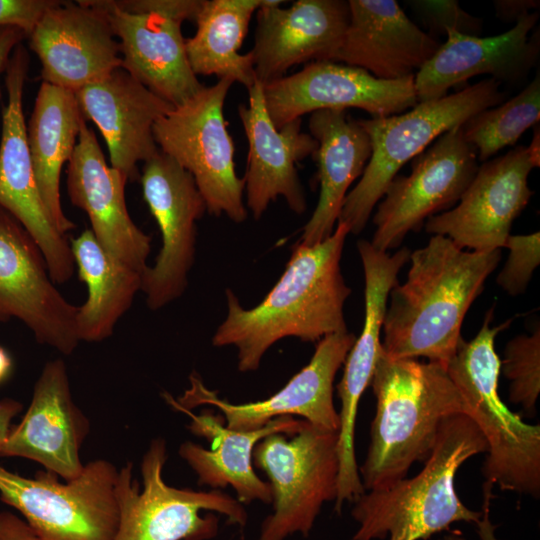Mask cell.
<instances>
[{
  "mask_svg": "<svg viewBox=\"0 0 540 540\" xmlns=\"http://www.w3.org/2000/svg\"><path fill=\"white\" fill-rule=\"evenodd\" d=\"M337 442L338 432L302 420L295 434L275 433L257 443L253 463L269 479L274 507L259 540L308 536L322 505L337 495Z\"/></svg>",
  "mask_w": 540,
  "mask_h": 540,
  "instance_id": "30bf717a",
  "label": "cell"
},
{
  "mask_svg": "<svg viewBox=\"0 0 540 540\" xmlns=\"http://www.w3.org/2000/svg\"><path fill=\"white\" fill-rule=\"evenodd\" d=\"M85 118L100 130L110 166L127 181L139 180L137 164L159 152L153 128L174 106L135 80L122 67L74 92Z\"/></svg>",
  "mask_w": 540,
  "mask_h": 540,
  "instance_id": "484cf974",
  "label": "cell"
},
{
  "mask_svg": "<svg viewBox=\"0 0 540 540\" xmlns=\"http://www.w3.org/2000/svg\"><path fill=\"white\" fill-rule=\"evenodd\" d=\"M485 438L466 414L447 417L422 470L354 501L351 515L359 524L351 540H427L449 531L455 522L477 523L482 510L466 507L458 497L455 476L469 458L486 453Z\"/></svg>",
  "mask_w": 540,
  "mask_h": 540,
  "instance_id": "277c9868",
  "label": "cell"
},
{
  "mask_svg": "<svg viewBox=\"0 0 540 540\" xmlns=\"http://www.w3.org/2000/svg\"><path fill=\"white\" fill-rule=\"evenodd\" d=\"M0 540H41L32 528L15 514L0 513Z\"/></svg>",
  "mask_w": 540,
  "mask_h": 540,
  "instance_id": "74e56055",
  "label": "cell"
},
{
  "mask_svg": "<svg viewBox=\"0 0 540 540\" xmlns=\"http://www.w3.org/2000/svg\"><path fill=\"white\" fill-rule=\"evenodd\" d=\"M118 472L99 459L87 463L78 478L61 483L46 470L27 478L0 465V498L41 540H114L120 518Z\"/></svg>",
  "mask_w": 540,
  "mask_h": 540,
  "instance_id": "8fae6325",
  "label": "cell"
},
{
  "mask_svg": "<svg viewBox=\"0 0 540 540\" xmlns=\"http://www.w3.org/2000/svg\"><path fill=\"white\" fill-rule=\"evenodd\" d=\"M248 105L238 114L248 141L244 177L247 207L259 219L268 205L282 196L297 214L306 210V198L296 164L313 155L317 141L301 130V118L277 129L266 110L263 86L256 81L248 88Z\"/></svg>",
  "mask_w": 540,
  "mask_h": 540,
  "instance_id": "d4e9b609",
  "label": "cell"
},
{
  "mask_svg": "<svg viewBox=\"0 0 540 540\" xmlns=\"http://www.w3.org/2000/svg\"><path fill=\"white\" fill-rule=\"evenodd\" d=\"M484 503L482 507V517L476 523L477 533L480 540H499L495 536L496 526L490 520V501L492 498V487L483 485Z\"/></svg>",
  "mask_w": 540,
  "mask_h": 540,
  "instance_id": "60d3db41",
  "label": "cell"
},
{
  "mask_svg": "<svg viewBox=\"0 0 540 540\" xmlns=\"http://www.w3.org/2000/svg\"><path fill=\"white\" fill-rule=\"evenodd\" d=\"M357 248L365 277V316L360 336L346 356L343 376L337 385L341 402L337 442V496L340 499H352L364 491L355 457L356 415L382 349L381 331L389 293L398 284V273L411 254L408 248L403 247L389 255L366 240H360Z\"/></svg>",
  "mask_w": 540,
  "mask_h": 540,
  "instance_id": "e0dca14e",
  "label": "cell"
},
{
  "mask_svg": "<svg viewBox=\"0 0 540 540\" xmlns=\"http://www.w3.org/2000/svg\"><path fill=\"white\" fill-rule=\"evenodd\" d=\"M308 128L317 141L313 156L318 167L320 194L300 242L313 245L333 233L347 191L362 175L372 148L359 120L349 116L346 110L315 111L309 117Z\"/></svg>",
  "mask_w": 540,
  "mask_h": 540,
  "instance_id": "f1b7e54d",
  "label": "cell"
},
{
  "mask_svg": "<svg viewBox=\"0 0 540 540\" xmlns=\"http://www.w3.org/2000/svg\"><path fill=\"white\" fill-rule=\"evenodd\" d=\"M530 159L534 167L540 166V131L539 124L533 127V136L530 144L527 146Z\"/></svg>",
  "mask_w": 540,
  "mask_h": 540,
  "instance_id": "7bdbcfd3",
  "label": "cell"
},
{
  "mask_svg": "<svg viewBox=\"0 0 540 540\" xmlns=\"http://www.w3.org/2000/svg\"><path fill=\"white\" fill-rule=\"evenodd\" d=\"M408 3L422 17L430 35H446L448 30H455L478 36L482 30V20L464 11L458 1L417 0Z\"/></svg>",
  "mask_w": 540,
  "mask_h": 540,
  "instance_id": "d590c367",
  "label": "cell"
},
{
  "mask_svg": "<svg viewBox=\"0 0 540 540\" xmlns=\"http://www.w3.org/2000/svg\"><path fill=\"white\" fill-rule=\"evenodd\" d=\"M348 5V26L333 62L396 80L415 75L440 47L395 0H349Z\"/></svg>",
  "mask_w": 540,
  "mask_h": 540,
  "instance_id": "4316f807",
  "label": "cell"
},
{
  "mask_svg": "<svg viewBox=\"0 0 540 540\" xmlns=\"http://www.w3.org/2000/svg\"><path fill=\"white\" fill-rule=\"evenodd\" d=\"M57 0H0V27H15L27 37Z\"/></svg>",
  "mask_w": 540,
  "mask_h": 540,
  "instance_id": "8d00e7d4",
  "label": "cell"
},
{
  "mask_svg": "<svg viewBox=\"0 0 540 540\" xmlns=\"http://www.w3.org/2000/svg\"><path fill=\"white\" fill-rule=\"evenodd\" d=\"M115 37L105 13L86 0H57L27 38L43 82L76 92L121 67Z\"/></svg>",
  "mask_w": 540,
  "mask_h": 540,
  "instance_id": "ffe728a7",
  "label": "cell"
},
{
  "mask_svg": "<svg viewBox=\"0 0 540 540\" xmlns=\"http://www.w3.org/2000/svg\"><path fill=\"white\" fill-rule=\"evenodd\" d=\"M505 98L500 83L487 78L442 98L418 102L400 114L360 119L372 152L360 180L347 193L338 220L349 226L350 233L362 232L387 186L408 161L444 133Z\"/></svg>",
  "mask_w": 540,
  "mask_h": 540,
  "instance_id": "8992f818",
  "label": "cell"
},
{
  "mask_svg": "<svg viewBox=\"0 0 540 540\" xmlns=\"http://www.w3.org/2000/svg\"><path fill=\"white\" fill-rule=\"evenodd\" d=\"M492 316L491 308L477 335L470 341L460 339L446 369L464 398L467 416L487 444L482 466L484 485L497 484L502 491L539 498L540 425L525 423L500 398L501 360L495 351V339L512 319L491 327Z\"/></svg>",
  "mask_w": 540,
  "mask_h": 540,
  "instance_id": "5b68a950",
  "label": "cell"
},
{
  "mask_svg": "<svg viewBox=\"0 0 540 540\" xmlns=\"http://www.w3.org/2000/svg\"><path fill=\"white\" fill-rule=\"evenodd\" d=\"M29 71V53L21 43L5 71L7 101L2 111L0 140V207L32 236L46 261L53 282L65 283L75 262L65 234L53 224L34 176L23 112V91Z\"/></svg>",
  "mask_w": 540,
  "mask_h": 540,
  "instance_id": "4fadbf2b",
  "label": "cell"
},
{
  "mask_svg": "<svg viewBox=\"0 0 540 540\" xmlns=\"http://www.w3.org/2000/svg\"><path fill=\"white\" fill-rule=\"evenodd\" d=\"M22 404L13 399L0 400V446L11 430L12 419L21 411Z\"/></svg>",
  "mask_w": 540,
  "mask_h": 540,
  "instance_id": "b9f144b4",
  "label": "cell"
},
{
  "mask_svg": "<svg viewBox=\"0 0 540 540\" xmlns=\"http://www.w3.org/2000/svg\"><path fill=\"white\" fill-rule=\"evenodd\" d=\"M500 373L509 380V400L527 413H535L540 393V328L522 334L505 346Z\"/></svg>",
  "mask_w": 540,
  "mask_h": 540,
  "instance_id": "836d02e7",
  "label": "cell"
},
{
  "mask_svg": "<svg viewBox=\"0 0 540 540\" xmlns=\"http://www.w3.org/2000/svg\"><path fill=\"white\" fill-rule=\"evenodd\" d=\"M12 360L6 350L0 346V382L10 373Z\"/></svg>",
  "mask_w": 540,
  "mask_h": 540,
  "instance_id": "ee69618b",
  "label": "cell"
},
{
  "mask_svg": "<svg viewBox=\"0 0 540 540\" xmlns=\"http://www.w3.org/2000/svg\"><path fill=\"white\" fill-rule=\"evenodd\" d=\"M191 418L188 429L194 435L204 437L211 449L187 441L179 447V455L198 476L199 485L212 489L230 485L240 503L254 500L270 504L273 501L271 486L260 479L253 469V451L265 437L282 433L295 434L301 421L291 416H282L268 422L264 427L251 431H236L223 424L222 417L204 410L195 415L191 410L177 408Z\"/></svg>",
  "mask_w": 540,
  "mask_h": 540,
  "instance_id": "83f0119b",
  "label": "cell"
},
{
  "mask_svg": "<svg viewBox=\"0 0 540 540\" xmlns=\"http://www.w3.org/2000/svg\"><path fill=\"white\" fill-rule=\"evenodd\" d=\"M167 460L166 441H151L141 462L143 490L133 478V465L128 462L118 472L116 497L119 505V526L114 540H208L218 532L214 514L200 516L202 510L225 515L241 527L247 513L230 495L212 489L195 491L175 488L162 477Z\"/></svg>",
  "mask_w": 540,
  "mask_h": 540,
  "instance_id": "ba28073f",
  "label": "cell"
},
{
  "mask_svg": "<svg viewBox=\"0 0 540 540\" xmlns=\"http://www.w3.org/2000/svg\"><path fill=\"white\" fill-rule=\"evenodd\" d=\"M127 179L107 164L95 133L83 124L68 162L66 187L71 203L85 211L102 248L128 267L144 273L151 237L131 219L125 200Z\"/></svg>",
  "mask_w": 540,
  "mask_h": 540,
  "instance_id": "cb8c5ba5",
  "label": "cell"
},
{
  "mask_svg": "<svg viewBox=\"0 0 540 540\" xmlns=\"http://www.w3.org/2000/svg\"><path fill=\"white\" fill-rule=\"evenodd\" d=\"M71 250L79 278L88 287L86 302L78 306L77 336L80 342H101L131 307L143 274L109 255L91 229L72 240Z\"/></svg>",
  "mask_w": 540,
  "mask_h": 540,
  "instance_id": "4dcf8cb0",
  "label": "cell"
},
{
  "mask_svg": "<svg viewBox=\"0 0 540 540\" xmlns=\"http://www.w3.org/2000/svg\"><path fill=\"white\" fill-rule=\"evenodd\" d=\"M477 160L460 127L438 137L412 159L408 176L396 175L387 186L373 217L370 243L384 252L396 248L426 219L454 207L477 172Z\"/></svg>",
  "mask_w": 540,
  "mask_h": 540,
  "instance_id": "7c38bea8",
  "label": "cell"
},
{
  "mask_svg": "<svg viewBox=\"0 0 540 540\" xmlns=\"http://www.w3.org/2000/svg\"><path fill=\"white\" fill-rule=\"evenodd\" d=\"M0 322H2V320L0 319Z\"/></svg>",
  "mask_w": 540,
  "mask_h": 540,
  "instance_id": "bcb514c9",
  "label": "cell"
},
{
  "mask_svg": "<svg viewBox=\"0 0 540 540\" xmlns=\"http://www.w3.org/2000/svg\"><path fill=\"white\" fill-rule=\"evenodd\" d=\"M78 306L55 287L44 256L26 229L0 207V319L22 321L35 339L64 355L80 343Z\"/></svg>",
  "mask_w": 540,
  "mask_h": 540,
  "instance_id": "ac0fdd59",
  "label": "cell"
},
{
  "mask_svg": "<svg viewBox=\"0 0 540 540\" xmlns=\"http://www.w3.org/2000/svg\"><path fill=\"white\" fill-rule=\"evenodd\" d=\"M262 0H203L197 29L186 39L191 69L198 75L230 78L250 88L255 72L250 52L240 54L251 17Z\"/></svg>",
  "mask_w": 540,
  "mask_h": 540,
  "instance_id": "1f68e13d",
  "label": "cell"
},
{
  "mask_svg": "<svg viewBox=\"0 0 540 540\" xmlns=\"http://www.w3.org/2000/svg\"><path fill=\"white\" fill-rule=\"evenodd\" d=\"M85 122L74 92L41 83L26 124L27 141L42 201L55 227L65 235L75 224L62 209L61 172L74 153Z\"/></svg>",
  "mask_w": 540,
  "mask_h": 540,
  "instance_id": "f546056e",
  "label": "cell"
},
{
  "mask_svg": "<svg viewBox=\"0 0 540 540\" xmlns=\"http://www.w3.org/2000/svg\"><path fill=\"white\" fill-rule=\"evenodd\" d=\"M533 168L522 145L483 162L458 203L427 219L426 232L446 236L474 252L500 249L533 195L528 185Z\"/></svg>",
  "mask_w": 540,
  "mask_h": 540,
  "instance_id": "d6986e66",
  "label": "cell"
},
{
  "mask_svg": "<svg viewBox=\"0 0 540 540\" xmlns=\"http://www.w3.org/2000/svg\"><path fill=\"white\" fill-rule=\"evenodd\" d=\"M280 0H262L257 10L253 49L256 81L265 85L297 64L331 61L349 22L344 0H298L288 8Z\"/></svg>",
  "mask_w": 540,
  "mask_h": 540,
  "instance_id": "44dd1931",
  "label": "cell"
},
{
  "mask_svg": "<svg viewBox=\"0 0 540 540\" xmlns=\"http://www.w3.org/2000/svg\"><path fill=\"white\" fill-rule=\"evenodd\" d=\"M539 12L520 18L511 29L495 36L479 37L455 30L446 32L432 58L415 74L418 102L447 95L449 89L482 74L497 82H523L540 57Z\"/></svg>",
  "mask_w": 540,
  "mask_h": 540,
  "instance_id": "7402d4cb",
  "label": "cell"
},
{
  "mask_svg": "<svg viewBox=\"0 0 540 540\" xmlns=\"http://www.w3.org/2000/svg\"><path fill=\"white\" fill-rule=\"evenodd\" d=\"M139 180L162 237L154 266L143 273L141 289L149 309L158 310L180 297L187 286L195 255V223L206 205L192 175L160 150L144 162Z\"/></svg>",
  "mask_w": 540,
  "mask_h": 540,
  "instance_id": "9a60e30c",
  "label": "cell"
},
{
  "mask_svg": "<svg viewBox=\"0 0 540 540\" xmlns=\"http://www.w3.org/2000/svg\"><path fill=\"white\" fill-rule=\"evenodd\" d=\"M233 83L221 78L205 86L159 119L153 134L159 150L192 175L207 212L241 223L247 217L244 181L236 174L234 143L224 118L225 99Z\"/></svg>",
  "mask_w": 540,
  "mask_h": 540,
  "instance_id": "9c48e42d",
  "label": "cell"
},
{
  "mask_svg": "<svg viewBox=\"0 0 540 540\" xmlns=\"http://www.w3.org/2000/svg\"><path fill=\"white\" fill-rule=\"evenodd\" d=\"M370 385L376 398L370 444L359 470L365 491L406 478L432 452L443 421L467 415L464 398L439 362L392 359L381 349Z\"/></svg>",
  "mask_w": 540,
  "mask_h": 540,
  "instance_id": "3957f363",
  "label": "cell"
},
{
  "mask_svg": "<svg viewBox=\"0 0 540 540\" xmlns=\"http://www.w3.org/2000/svg\"><path fill=\"white\" fill-rule=\"evenodd\" d=\"M349 226L338 220L331 236L293 247L286 268L257 306L245 309L232 290H226L227 315L216 330V347L238 349V369L256 370L266 351L285 337L316 342L347 331L344 304L351 289L346 285L340 260Z\"/></svg>",
  "mask_w": 540,
  "mask_h": 540,
  "instance_id": "6da1fadb",
  "label": "cell"
},
{
  "mask_svg": "<svg viewBox=\"0 0 540 540\" xmlns=\"http://www.w3.org/2000/svg\"><path fill=\"white\" fill-rule=\"evenodd\" d=\"M355 340L356 336L348 331L323 337L310 362L282 389L261 401L234 404L221 399L196 373L189 376L190 387L182 396L174 399L164 393V398L174 409L216 407L224 415L225 426L236 431L260 429L275 418L297 415L313 425L338 432L340 419L333 403V383Z\"/></svg>",
  "mask_w": 540,
  "mask_h": 540,
  "instance_id": "5bb4252c",
  "label": "cell"
},
{
  "mask_svg": "<svg viewBox=\"0 0 540 540\" xmlns=\"http://www.w3.org/2000/svg\"><path fill=\"white\" fill-rule=\"evenodd\" d=\"M509 256L496 282L508 294H523L540 263V234L509 235L504 246Z\"/></svg>",
  "mask_w": 540,
  "mask_h": 540,
  "instance_id": "e575fe53",
  "label": "cell"
},
{
  "mask_svg": "<svg viewBox=\"0 0 540 540\" xmlns=\"http://www.w3.org/2000/svg\"><path fill=\"white\" fill-rule=\"evenodd\" d=\"M108 18L119 39L121 67L174 107L200 92L181 25L194 21L203 0H86Z\"/></svg>",
  "mask_w": 540,
  "mask_h": 540,
  "instance_id": "52a82bcc",
  "label": "cell"
},
{
  "mask_svg": "<svg viewBox=\"0 0 540 540\" xmlns=\"http://www.w3.org/2000/svg\"><path fill=\"white\" fill-rule=\"evenodd\" d=\"M88 431L89 422L72 399L66 365L55 359L43 367L30 406L0 446V456L36 461L72 481L85 466L79 451Z\"/></svg>",
  "mask_w": 540,
  "mask_h": 540,
  "instance_id": "603a6c76",
  "label": "cell"
},
{
  "mask_svg": "<svg viewBox=\"0 0 540 540\" xmlns=\"http://www.w3.org/2000/svg\"><path fill=\"white\" fill-rule=\"evenodd\" d=\"M27 38V35L15 27H0V76L5 73L14 49ZM1 97V89H0Z\"/></svg>",
  "mask_w": 540,
  "mask_h": 540,
  "instance_id": "ab89813d",
  "label": "cell"
},
{
  "mask_svg": "<svg viewBox=\"0 0 540 540\" xmlns=\"http://www.w3.org/2000/svg\"><path fill=\"white\" fill-rule=\"evenodd\" d=\"M500 258V249L465 251L443 235H433L412 252L406 281L389 293L383 353L392 359L425 357L446 366L462 338L465 315Z\"/></svg>",
  "mask_w": 540,
  "mask_h": 540,
  "instance_id": "7a4b0ae2",
  "label": "cell"
},
{
  "mask_svg": "<svg viewBox=\"0 0 540 540\" xmlns=\"http://www.w3.org/2000/svg\"><path fill=\"white\" fill-rule=\"evenodd\" d=\"M538 0H496L494 8L496 16L505 23L514 24L531 10L539 8Z\"/></svg>",
  "mask_w": 540,
  "mask_h": 540,
  "instance_id": "f35d334b",
  "label": "cell"
},
{
  "mask_svg": "<svg viewBox=\"0 0 540 540\" xmlns=\"http://www.w3.org/2000/svg\"><path fill=\"white\" fill-rule=\"evenodd\" d=\"M539 73L517 95L470 117L461 126L465 141L485 162L505 147L516 144L522 134L539 124Z\"/></svg>",
  "mask_w": 540,
  "mask_h": 540,
  "instance_id": "d6a6232c",
  "label": "cell"
},
{
  "mask_svg": "<svg viewBox=\"0 0 540 540\" xmlns=\"http://www.w3.org/2000/svg\"><path fill=\"white\" fill-rule=\"evenodd\" d=\"M414 76L374 77L364 69L333 61H314L302 70L263 86L266 110L277 129L319 110L357 108L371 118L403 113L417 97Z\"/></svg>",
  "mask_w": 540,
  "mask_h": 540,
  "instance_id": "2e32d148",
  "label": "cell"
},
{
  "mask_svg": "<svg viewBox=\"0 0 540 540\" xmlns=\"http://www.w3.org/2000/svg\"><path fill=\"white\" fill-rule=\"evenodd\" d=\"M439 540H466L462 534V532L458 530H453L447 535L443 536Z\"/></svg>",
  "mask_w": 540,
  "mask_h": 540,
  "instance_id": "f6af8a7d",
  "label": "cell"
}]
</instances>
